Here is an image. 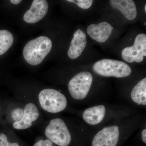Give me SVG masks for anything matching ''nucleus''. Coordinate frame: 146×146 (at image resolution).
Wrapping results in <instances>:
<instances>
[{
	"mask_svg": "<svg viewBox=\"0 0 146 146\" xmlns=\"http://www.w3.org/2000/svg\"><path fill=\"white\" fill-rule=\"evenodd\" d=\"M52 48V42L46 36H40L29 41L24 47L23 54L26 61L30 65L42 63Z\"/></svg>",
	"mask_w": 146,
	"mask_h": 146,
	"instance_id": "1",
	"label": "nucleus"
},
{
	"mask_svg": "<svg viewBox=\"0 0 146 146\" xmlns=\"http://www.w3.org/2000/svg\"><path fill=\"white\" fill-rule=\"evenodd\" d=\"M96 74L104 77H114L117 78L126 77L131 73L129 65L123 61L104 59L96 62L93 66Z\"/></svg>",
	"mask_w": 146,
	"mask_h": 146,
	"instance_id": "2",
	"label": "nucleus"
},
{
	"mask_svg": "<svg viewBox=\"0 0 146 146\" xmlns=\"http://www.w3.org/2000/svg\"><path fill=\"white\" fill-rule=\"evenodd\" d=\"M39 101L41 107L50 113L63 111L67 107L68 102L64 95L54 89H47L39 93Z\"/></svg>",
	"mask_w": 146,
	"mask_h": 146,
	"instance_id": "3",
	"label": "nucleus"
},
{
	"mask_svg": "<svg viewBox=\"0 0 146 146\" xmlns=\"http://www.w3.org/2000/svg\"><path fill=\"white\" fill-rule=\"evenodd\" d=\"M45 135L52 143L60 146H67L72 139L65 122L60 118L51 120L45 130Z\"/></svg>",
	"mask_w": 146,
	"mask_h": 146,
	"instance_id": "4",
	"label": "nucleus"
},
{
	"mask_svg": "<svg viewBox=\"0 0 146 146\" xmlns=\"http://www.w3.org/2000/svg\"><path fill=\"white\" fill-rule=\"evenodd\" d=\"M93 76L88 72L79 73L69 82L68 89L71 96L74 99H84L91 89L93 82Z\"/></svg>",
	"mask_w": 146,
	"mask_h": 146,
	"instance_id": "5",
	"label": "nucleus"
},
{
	"mask_svg": "<svg viewBox=\"0 0 146 146\" xmlns=\"http://www.w3.org/2000/svg\"><path fill=\"white\" fill-rule=\"evenodd\" d=\"M123 59L129 63H140L146 56V35L143 33L136 36L133 46L123 49L121 52Z\"/></svg>",
	"mask_w": 146,
	"mask_h": 146,
	"instance_id": "6",
	"label": "nucleus"
},
{
	"mask_svg": "<svg viewBox=\"0 0 146 146\" xmlns=\"http://www.w3.org/2000/svg\"><path fill=\"white\" fill-rule=\"evenodd\" d=\"M119 134L117 126L106 127L96 134L92 141V146H116Z\"/></svg>",
	"mask_w": 146,
	"mask_h": 146,
	"instance_id": "7",
	"label": "nucleus"
},
{
	"mask_svg": "<svg viewBox=\"0 0 146 146\" xmlns=\"http://www.w3.org/2000/svg\"><path fill=\"white\" fill-rule=\"evenodd\" d=\"M48 9V4L45 0H34L31 7L24 14L25 22L33 24L39 22L46 15Z\"/></svg>",
	"mask_w": 146,
	"mask_h": 146,
	"instance_id": "8",
	"label": "nucleus"
},
{
	"mask_svg": "<svg viewBox=\"0 0 146 146\" xmlns=\"http://www.w3.org/2000/svg\"><path fill=\"white\" fill-rule=\"evenodd\" d=\"M113 29V27L110 24L103 22L98 25H90L87 27V33L92 39L100 43H104L108 39Z\"/></svg>",
	"mask_w": 146,
	"mask_h": 146,
	"instance_id": "9",
	"label": "nucleus"
},
{
	"mask_svg": "<svg viewBox=\"0 0 146 146\" xmlns=\"http://www.w3.org/2000/svg\"><path fill=\"white\" fill-rule=\"evenodd\" d=\"M39 112L36 106L32 103L26 105L23 119L18 122H14L13 125L15 129L23 130L31 126L32 123L39 118Z\"/></svg>",
	"mask_w": 146,
	"mask_h": 146,
	"instance_id": "10",
	"label": "nucleus"
},
{
	"mask_svg": "<svg viewBox=\"0 0 146 146\" xmlns=\"http://www.w3.org/2000/svg\"><path fill=\"white\" fill-rule=\"evenodd\" d=\"M86 45V34L81 29H78L74 34L68 51V55L71 59L77 58L81 54Z\"/></svg>",
	"mask_w": 146,
	"mask_h": 146,
	"instance_id": "11",
	"label": "nucleus"
},
{
	"mask_svg": "<svg viewBox=\"0 0 146 146\" xmlns=\"http://www.w3.org/2000/svg\"><path fill=\"white\" fill-rule=\"evenodd\" d=\"M112 8L120 11L126 18L132 21L137 16V10L135 3L132 0H110Z\"/></svg>",
	"mask_w": 146,
	"mask_h": 146,
	"instance_id": "12",
	"label": "nucleus"
},
{
	"mask_svg": "<svg viewBox=\"0 0 146 146\" xmlns=\"http://www.w3.org/2000/svg\"><path fill=\"white\" fill-rule=\"evenodd\" d=\"M106 112L105 106L103 105L96 106L86 109L82 114V117L87 123L96 125L104 119Z\"/></svg>",
	"mask_w": 146,
	"mask_h": 146,
	"instance_id": "13",
	"label": "nucleus"
},
{
	"mask_svg": "<svg viewBox=\"0 0 146 146\" xmlns=\"http://www.w3.org/2000/svg\"><path fill=\"white\" fill-rule=\"evenodd\" d=\"M131 97L132 101L139 105H146V78L140 80L131 91Z\"/></svg>",
	"mask_w": 146,
	"mask_h": 146,
	"instance_id": "14",
	"label": "nucleus"
},
{
	"mask_svg": "<svg viewBox=\"0 0 146 146\" xmlns=\"http://www.w3.org/2000/svg\"><path fill=\"white\" fill-rule=\"evenodd\" d=\"M13 36L10 32L0 30V55L5 53L13 44Z\"/></svg>",
	"mask_w": 146,
	"mask_h": 146,
	"instance_id": "15",
	"label": "nucleus"
},
{
	"mask_svg": "<svg viewBox=\"0 0 146 146\" xmlns=\"http://www.w3.org/2000/svg\"><path fill=\"white\" fill-rule=\"evenodd\" d=\"M69 2L74 3L79 7L83 9H88L93 4L92 0H68Z\"/></svg>",
	"mask_w": 146,
	"mask_h": 146,
	"instance_id": "16",
	"label": "nucleus"
},
{
	"mask_svg": "<svg viewBox=\"0 0 146 146\" xmlns=\"http://www.w3.org/2000/svg\"><path fill=\"white\" fill-rule=\"evenodd\" d=\"M24 110L21 108H17L12 111V117L15 122H18L23 119L24 116Z\"/></svg>",
	"mask_w": 146,
	"mask_h": 146,
	"instance_id": "17",
	"label": "nucleus"
},
{
	"mask_svg": "<svg viewBox=\"0 0 146 146\" xmlns=\"http://www.w3.org/2000/svg\"><path fill=\"white\" fill-rule=\"evenodd\" d=\"M0 146H19L17 143H11L7 140V136L4 133H0Z\"/></svg>",
	"mask_w": 146,
	"mask_h": 146,
	"instance_id": "18",
	"label": "nucleus"
},
{
	"mask_svg": "<svg viewBox=\"0 0 146 146\" xmlns=\"http://www.w3.org/2000/svg\"><path fill=\"white\" fill-rule=\"evenodd\" d=\"M34 146H53L52 143L49 139L40 140L35 144Z\"/></svg>",
	"mask_w": 146,
	"mask_h": 146,
	"instance_id": "19",
	"label": "nucleus"
},
{
	"mask_svg": "<svg viewBox=\"0 0 146 146\" xmlns=\"http://www.w3.org/2000/svg\"><path fill=\"white\" fill-rule=\"evenodd\" d=\"M142 139L143 142L146 143V129H144L142 132Z\"/></svg>",
	"mask_w": 146,
	"mask_h": 146,
	"instance_id": "20",
	"label": "nucleus"
},
{
	"mask_svg": "<svg viewBox=\"0 0 146 146\" xmlns=\"http://www.w3.org/2000/svg\"><path fill=\"white\" fill-rule=\"evenodd\" d=\"M10 2L13 4L16 5H18L21 3V2H22V1H21V0H11Z\"/></svg>",
	"mask_w": 146,
	"mask_h": 146,
	"instance_id": "21",
	"label": "nucleus"
},
{
	"mask_svg": "<svg viewBox=\"0 0 146 146\" xmlns=\"http://www.w3.org/2000/svg\"><path fill=\"white\" fill-rule=\"evenodd\" d=\"M145 13H146V5H145Z\"/></svg>",
	"mask_w": 146,
	"mask_h": 146,
	"instance_id": "22",
	"label": "nucleus"
}]
</instances>
